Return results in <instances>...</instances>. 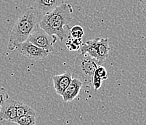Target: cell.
Listing matches in <instances>:
<instances>
[{"instance_id": "1", "label": "cell", "mask_w": 146, "mask_h": 125, "mask_svg": "<svg viewBox=\"0 0 146 125\" xmlns=\"http://www.w3.org/2000/svg\"><path fill=\"white\" fill-rule=\"evenodd\" d=\"M71 5L63 3L42 17L39 26L47 33L58 37L60 41L70 38V23L72 20Z\"/></svg>"}, {"instance_id": "2", "label": "cell", "mask_w": 146, "mask_h": 125, "mask_svg": "<svg viewBox=\"0 0 146 125\" xmlns=\"http://www.w3.org/2000/svg\"><path fill=\"white\" fill-rule=\"evenodd\" d=\"M41 18L42 16L31 6L21 13L10 33L7 44L9 51H14L19 44L29 39L39 25Z\"/></svg>"}, {"instance_id": "3", "label": "cell", "mask_w": 146, "mask_h": 125, "mask_svg": "<svg viewBox=\"0 0 146 125\" xmlns=\"http://www.w3.org/2000/svg\"><path fill=\"white\" fill-rule=\"evenodd\" d=\"M99 65L100 63L95 58L81 52L76 58L73 76L80 80L84 85H90Z\"/></svg>"}, {"instance_id": "4", "label": "cell", "mask_w": 146, "mask_h": 125, "mask_svg": "<svg viewBox=\"0 0 146 125\" xmlns=\"http://www.w3.org/2000/svg\"><path fill=\"white\" fill-rule=\"evenodd\" d=\"M58 39L57 36L49 34L39 25L36 27L34 32L31 34L28 41L36 45L37 46L52 52L54 51L53 45L56 43Z\"/></svg>"}, {"instance_id": "5", "label": "cell", "mask_w": 146, "mask_h": 125, "mask_svg": "<svg viewBox=\"0 0 146 125\" xmlns=\"http://www.w3.org/2000/svg\"><path fill=\"white\" fill-rule=\"evenodd\" d=\"M16 49L21 54L32 60H39L47 57L51 52L37 46L29 41L23 42L16 47Z\"/></svg>"}, {"instance_id": "6", "label": "cell", "mask_w": 146, "mask_h": 125, "mask_svg": "<svg viewBox=\"0 0 146 125\" xmlns=\"http://www.w3.org/2000/svg\"><path fill=\"white\" fill-rule=\"evenodd\" d=\"M65 0H33L31 7L43 16L64 3Z\"/></svg>"}, {"instance_id": "7", "label": "cell", "mask_w": 146, "mask_h": 125, "mask_svg": "<svg viewBox=\"0 0 146 125\" xmlns=\"http://www.w3.org/2000/svg\"><path fill=\"white\" fill-rule=\"evenodd\" d=\"M91 41L98 53V62L102 64L109 55V51L111 49L109 46V39L108 38H95L91 40Z\"/></svg>"}, {"instance_id": "8", "label": "cell", "mask_w": 146, "mask_h": 125, "mask_svg": "<svg viewBox=\"0 0 146 125\" xmlns=\"http://www.w3.org/2000/svg\"><path fill=\"white\" fill-rule=\"evenodd\" d=\"M52 79L53 86L56 93L60 96H62L72 81L73 73H71V72H66L63 74L53 76Z\"/></svg>"}, {"instance_id": "9", "label": "cell", "mask_w": 146, "mask_h": 125, "mask_svg": "<svg viewBox=\"0 0 146 125\" xmlns=\"http://www.w3.org/2000/svg\"><path fill=\"white\" fill-rule=\"evenodd\" d=\"M16 105L17 101L9 98L1 108L0 120L13 122L15 119H17Z\"/></svg>"}, {"instance_id": "10", "label": "cell", "mask_w": 146, "mask_h": 125, "mask_svg": "<svg viewBox=\"0 0 146 125\" xmlns=\"http://www.w3.org/2000/svg\"><path fill=\"white\" fill-rule=\"evenodd\" d=\"M83 82L78 78L74 77L71 84L68 85L63 95L61 96L64 102H71L78 96L81 88L83 86Z\"/></svg>"}, {"instance_id": "11", "label": "cell", "mask_w": 146, "mask_h": 125, "mask_svg": "<svg viewBox=\"0 0 146 125\" xmlns=\"http://www.w3.org/2000/svg\"><path fill=\"white\" fill-rule=\"evenodd\" d=\"M36 121V114H28L18 117L13 121V123L19 125H34Z\"/></svg>"}, {"instance_id": "12", "label": "cell", "mask_w": 146, "mask_h": 125, "mask_svg": "<svg viewBox=\"0 0 146 125\" xmlns=\"http://www.w3.org/2000/svg\"><path fill=\"white\" fill-rule=\"evenodd\" d=\"M16 112L17 118L28 114H36V111L32 108L25 104V103H23L20 101H17Z\"/></svg>"}, {"instance_id": "13", "label": "cell", "mask_w": 146, "mask_h": 125, "mask_svg": "<svg viewBox=\"0 0 146 125\" xmlns=\"http://www.w3.org/2000/svg\"><path fill=\"white\" fill-rule=\"evenodd\" d=\"M82 44H83L82 39H74V38L70 37L68 39L66 46L70 51H76L80 49Z\"/></svg>"}, {"instance_id": "14", "label": "cell", "mask_w": 146, "mask_h": 125, "mask_svg": "<svg viewBox=\"0 0 146 125\" xmlns=\"http://www.w3.org/2000/svg\"><path fill=\"white\" fill-rule=\"evenodd\" d=\"M84 35V28L80 26H74L71 28L70 31V37L74 39H82Z\"/></svg>"}, {"instance_id": "15", "label": "cell", "mask_w": 146, "mask_h": 125, "mask_svg": "<svg viewBox=\"0 0 146 125\" xmlns=\"http://www.w3.org/2000/svg\"><path fill=\"white\" fill-rule=\"evenodd\" d=\"M103 81V79L101 77H100L97 74H95V75H94L93 78H92V84H93L94 88H95V90H98L100 88H101Z\"/></svg>"}, {"instance_id": "16", "label": "cell", "mask_w": 146, "mask_h": 125, "mask_svg": "<svg viewBox=\"0 0 146 125\" xmlns=\"http://www.w3.org/2000/svg\"><path fill=\"white\" fill-rule=\"evenodd\" d=\"M95 74L98 75L100 77H101L103 80L108 79V74H107V70L104 67L100 64L98 67L96 71H95Z\"/></svg>"}, {"instance_id": "17", "label": "cell", "mask_w": 146, "mask_h": 125, "mask_svg": "<svg viewBox=\"0 0 146 125\" xmlns=\"http://www.w3.org/2000/svg\"><path fill=\"white\" fill-rule=\"evenodd\" d=\"M9 98V95L6 89L0 87V106H2Z\"/></svg>"}, {"instance_id": "18", "label": "cell", "mask_w": 146, "mask_h": 125, "mask_svg": "<svg viewBox=\"0 0 146 125\" xmlns=\"http://www.w3.org/2000/svg\"><path fill=\"white\" fill-rule=\"evenodd\" d=\"M140 5L143 12L146 14V0H140Z\"/></svg>"}, {"instance_id": "19", "label": "cell", "mask_w": 146, "mask_h": 125, "mask_svg": "<svg viewBox=\"0 0 146 125\" xmlns=\"http://www.w3.org/2000/svg\"><path fill=\"white\" fill-rule=\"evenodd\" d=\"M1 108H2V106H0V111H1Z\"/></svg>"}]
</instances>
